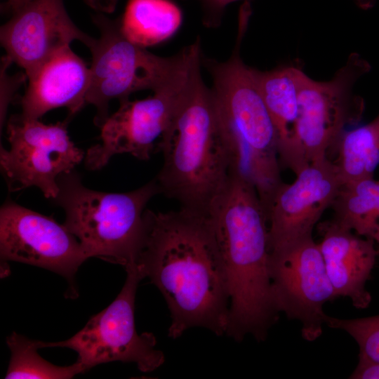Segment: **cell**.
<instances>
[{"label": "cell", "instance_id": "cell-8", "mask_svg": "<svg viewBox=\"0 0 379 379\" xmlns=\"http://www.w3.org/2000/svg\"><path fill=\"white\" fill-rule=\"evenodd\" d=\"M124 286L114 300L93 316L70 338L60 342L38 340V347H67L78 354L77 362L88 371L112 361L133 362L142 372H151L164 362V353L157 349L152 333L138 334L135 330L134 307L139 282L144 279L136 264L127 267Z\"/></svg>", "mask_w": 379, "mask_h": 379}, {"label": "cell", "instance_id": "cell-28", "mask_svg": "<svg viewBox=\"0 0 379 379\" xmlns=\"http://www.w3.org/2000/svg\"><path fill=\"white\" fill-rule=\"evenodd\" d=\"M358 6L364 9L371 8L374 4L375 0H355Z\"/></svg>", "mask_w": 379, "mask_h": 379}, {"label": "cell", "instance_id": "cell-5", "mask_svg": "<svg viewBox=\"0 0 379 379\" xmlns=\"http://www.w3.org/2000/svg\"><path fill=\"white\" fill-rule=\"evenodd\" d=\"M53 201L65 211L64 225L79 241L88 258L127 267L136 264L145 236L144 213L161 194L156 178L128 192L111 193L85 187L74 170L58 179Z\"/></svg>", "mask_w": 379, "mask_h": 379}, {"label": "cell", "instance_id": "cell-18", "mask_svg": "<svg viewBox=\"0 0 379 379\" xmlns=\"http://www.w3.org/2000/svg\"><path fill=\"white\" fill-rule=\"evenodd\" d=\"M119 20L124 36L145 48L171 37L182 23V13L173 0H128Z\"/></svg>", "mask_w": 379, "mask_h": 379}, {"label": "cell", "instance_id": "cell-10", "mask_svg": "<svg viewBox=\"0 0 379 379\" xmlns=\"http://www.w3.org/2000/svg\"><path fill=\"white\" fill-rule=\"evenodd\" d=\"M67 122L45 124L21 113L8 121L10 148L1 145L0 164L9 190L38 187L45 197L56 198L58 179L74 169L84 152L70 140Z\"/></svg>", "mask_w": 379, "mask_h": 379}, {"label": "cell", "instance_id": "cell-6", "mask_svg": "<svg viewBox=\"0 0 379 379\" xmlns=\"http://www.w3.org/2000/svg\"><path fill=\"white\" fill-rule=\"evenodd\" d=\"M92 19L100 36L88 47L92 63L86 104L95 106L94 124L100 128L109 117L112 100L121 102L136 91H154L164 86L186 61L190 46L172 57H160L128 40L119 18L112 20L97 13Z\"/></svg>", "mask_w": 379, "mask_h": 379}, {"label": "cell", "instance_id": "cell-24", "mask_svg": "<svg viewBox=\"0 0 379 379\" xmlns=\"http://www.w3.org/2000/svg\"><path fill=\"white\" fill-rule=\"evenodd\" d=\"M200 4L202 20L208 27H217L221 23L226 7L237 1L248 0H197Z\"/></svg>", "mask_w": 379, "mask_h": 379}, {"label": "cell", "instance_id": "cell-23", "mask_svg": "<svg viewBox=\"0 0 379 379\" xmlns=\"http://www.w3.org/2000/svg\"><path fill=\"white\" fill-rule=\"evenodd\" d=\"M12 62L4 55L1 58V106H0V117H1V129L4 124L8 105L13 98V95L18 89V86L27 78L26 74L18 73L13 77H9L6 73V69Z\"/></svg>", "mask_w": 379, "mask_h": 379}, {"label": "cell", "instance_id": "cell-15", "mask_svg": "<svg viewBox=\"0 0 379 379\" xmlns=\"http://www.w3.org/2000/svg\"><path fill=\"white\" fill-rule=\"evenodd\" d=\"M27 79L20 100L21 114L25 117L39 119L58 107H66L73 115L86 104L90 67L70 46L46 60Z\"/></svg>", "mask_w": 379, "mask_h": 379}, {"label": "cell", "instance_id": "cell-9", "mask_svg": "<svg viewBox=\"0 0 379 379\" xmlns=\"http://www.w3.org/2000/svg\"><path fill=\"white\" fill-rule=\"evenodd\" d=\"M370 70V64L353 53L329 81H316L300 72L295 134L308 165L334 154L343 133L360 121L364 102L354 88Z\"/></svg>", "mask_w": 379, "mask_h": 379}, {"label": "cell", "instance_id": "cell-2", "mask_svg": "<svg viewBox=\"0 0 379 379\" xmlns=\"http://www.w3.org/2000/svg\"><path fill=\"white\" fill-rule=\"evenodd\" d=\"M222 255L230 304L225 334L264 341L278 321L270 272L269 224L254 186L231 173L209 209Z\"/></svg>", "mask_w": 379, "mask_h": 379}, {"label": "cell", "instance_id": "cell-14", "mask_svg": "<svg viewBox=\"0 0 379 379\" xmlns=\"http://www.w3.org/2000/svg\"><path fill=\"white\" fill-rule=\"evenodd\" d=\"M0 39L6 56L21 67L27 78L73 41L88 48L94 38L72 22L64 0H32L1 27Z\"/></svg>", "mask_w": 379, "mask_h": 379}, {"label": "cell", "instance_id": "cell-12", "mask_svg": "<svg viewBox=\"0 0 379 379\" xmlns=\"http://www.w3.org/2000/svg\"><path fill=\"white\" fill-rule=\"evenodd\" d=\"M0 254L3 260L42 267L69 282L88 259L79 241L64 224L11 200L0 210Z\"/></svg>", "mask_w": 379, "mask_h": 379}, {"label": "cell", "instance_id": "cell-19", "mask_svg": "<svg viewBox=\"0 0 379 379\" xmlns=\"http://www.w3.org/2000/svg\"><path fill=\"white\" fill-rule=\"evenodd\" d=\"M331 207L338 224L379 244V181L343 184Z\"/></svg>", "mask_w": 379, "mask_h": 379}, {"label": "cell", "instance_id": "cell-21", "mask_svg": "<svg viewBox=\"0 0 379 379\" xmlns=\"http://www.w3.org/2000/svg\"><path fill=\"white\" fill-rule=\"evenodd\" d=\"M6 343L11 357L5 378L67 379L84 372L77 361L71 366H59L43 359L37 352L38 340L13 332Z\"/></svg>", "mask_w": 379, "mask_h": 379}, {"label": "cell", "instance_id": "cell-22", "mask_svg": "<svg viewBox=\"0 0 379 379\" xmlns=\"http://www.w3.org/2000/svg\"><path fill=\"white\" fill-rule=\"evenodd\" d=\"M326 324L343 330L357 342L359 359L379 363V315L344 319L326 316Z\"/></svg>", "mask_w": 379, "mask_h": 379}, {"label": "cell", "instance_id": "cell-16", "mask_svg": "<svg viewBox=\"0 0 379 379\" xmlns=\"http://www.w3.org/2000/svg\"><path fill=\"white\" fill-rule=\"evenodd\" d=\"M319 244L336 298H349L357 309L368 307L371 295L366 288L378 251L373 239L364 237L333 219L318 225Z\"/></svg>", "mask_w": 379, "mask_h": 379}, {"label": "cell", "instance_id": "cell-27", "mask_svg": "<svg viewBox=\"0 0 379 379\" xmlns=\"http://www.w3.org/2000/svg\"><path fill=\"white\" fill-rule=\"evenodd\" d=\"M32 0H7L8 8L12 11L13 14L21 10L23 7L27 5Z\"/></svg>", "mask_w": 379, "mask_h": 379}, {"label": "cell", "instance_id": "cell-17", "mask_svg": "<svg viewBox=\"0 0 379 379\" xmlns=\"http://www.w3.org/2000/svg\"><path fill=\"white\" fill-rule=\"evenodd\" d=\"M301 72L293 65L267 71L254 69L260 91L275 126L280 165L295 175L308 165L295 134Z\"/></svg>", "mask_w": 379, "mask_h": 379}, {"label": "cell", "instance_id": "cell-1", "mask_svg": "<svg viewBox=\"0 0 379 379\" xmlns=\"http://www.w3.org/2000/svg\"><path fill=\"white\" fill-rule=\"evenodd\" d=\"M145 236L136 261L162 293L171 316L168 336L204 327L225 333L230 304L225 261L209 214L180 208L144 213Z\"/></svg>", "mask_w": 379, "mask_h": 379}, {"label": "cell", "instance_id": "cell-13", "mask_svg": "<svg viewBox=\"0 0 379 379\" xmlns=\"http://www.w3.org/2000/svg\"><path fill=\"white\" fill-rule=\"evenodd\" d=\"M343 184L335 163L328 158L310 163L292 183L284 182L268 213L270 253L312 237L314 226L331 207Z\"/></svg>", "mask_w": 379, "mask_h": 379}, {"label": "cell", "instance_id": "cell-4", "mask_svg": "<svg viewBox=\"0 0 379 379\" xmlns=\"http://www.w3.org/2000/svg\"><path fill=\"white\" fill-rule=\"evenodd\" d=\"M157 151L164 155L155 178L161 194L180 208L208 214L211 206L230 175L227 149L218 128L211 88L201 68L168 135Z\"/></svg>", "mask_w": 379, "mask_h": 379}, {"label": "cell", "instance_id": "cell-3", "mask_svg": "<svg viewBox=\"0 0 379 379\" xmlns=\"http://www.w3.org/2000/svg\"><path fill=\"white\" fill-rule=\"evenodd\" d=\"M247 27L238 26L230 57L220 62L202 56L210 73L218 131L227 149L230 173L244 177L255 188L268 218L281 178L275 126L260 91L254 68L246 65L240 48Z\"/></svg>", "mask_w": 379, "mask_h": 379}, {"label": "cell", "instance_id": "cell-7", "mask_svg": "<svg viewBox=\"0 0 379 379\" xmlns=\"http://www.w3.org/2000/svg\"><path fill=\"white\" fill-rule=\"evenodd\" d=\"M201 58L197 39L191 45L189 56L180 69L152 95L119 102L117 111L100 128V142L87 150L86 167L101 169L113 156L124 153L139 160H149L171 131L194 74L201 66Z\"/></svg>", "mask_w": 379, "mask_h": 379}, {"label": "cell", "instance_id": "cell-20", "mask_svg": "<svg viewBox=\"0 0 379 379\" xmlns=\"http://www.w3.org/2000/svg\"><path fill=\"white\" fill-rule=\"evenodd\" d=\"M334 154L344 184L373 178L379 165V114L364 126L345 131Z\"/></svg>", "mask_w": 379, "mask_h": 379}, {"label": "cell", "instance_id": "cell-11", "mask_svg": "<svg viewBox=\"0 0 379 379\" xmlns=\"http://www.w3.org/2000/svg\"><path fill=\"white\" fill-rule=\"evenodd\" d=\"M270 272L279 311L300 323L305 340L319 338L327 316L323 307L337 298L319 244L310 237L271 252Z\"/></svg>", "mask_w": 379, "mask_h": 379}, {"label": "cell", "instance_id": "cell-25", "mask_svg": "<svg viewBox=\"0 0 379 379\" xmlns=\"http://www.w3.org/2000/svg\"><path fill=\"white\" fill-rule=\"evenodd\" d=\"M350 378L379 379V363L359 359L358 364Z\"/></svg>", "mask_w": 379, "mask_h": 379}, {"label": "cell", "instance_id": "cell-26", "mask_svg": "<svg viewBox=\"0 0 379 379\" xmlns=\"http://www.w3.org/2000/svg\"><path fill=\"white\" fill-rule=\"evenodd\" d=\"M97 13H109L114 11L118 0H83Z\"/></svg>", "mask_w": 379, "mask_h": 379}]
</instances>
